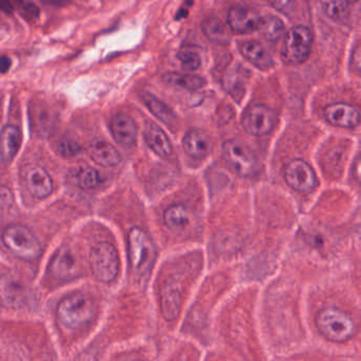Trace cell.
I'll return each instance as SVG.
<instances>
[{
	"label": "cell",
	"mask_w": 361,
	"mask_h": 361,
	"mask_svg": "<svg viewBox=\"0 0 361 361\" xmlns=\"http://www.w3.org/2000/svg\"><path fill=\"white\" fill-rule=\"evenodd\" d=\"M96 304L90 295L75 293L64 298L56 310L59 323L69 331H77L92 322Z\"/></svg>",
	"instance_id": "6da1fadb"
},
{
	"label": "cell",
	"mask_w": 361,
	"mask_h": 361,
	"mask_svg": "<svg viewBox=\"0 0 361 361\" xmlns=\"http://www.w3.org/2000/svg\"><path fill=\"white\" fill-rule=\"evenodd\" d=\"M316 323L319 331L333 342L348 341L356 333V324L350 314L333 306L321 310Z\"/></svg>",
	"instance_id": "7a4b0ae2"
},
{
	"label": "cell",
	"mask_w": 361,
	"mask_h": 361,
	"mask_svg": "<svg viewBox=\"0 0 361 361\" xmlns=\"http://www.w3.org/2000/svg\"><path fill=\"white\" fill-rule=\"evenodd\" d=\"M128 245L133 269L139 274H149L157 257V250L151 236L141 228H132L128 232Z\"/></svg>",
	"instance_id": "3957f363"
},
{
	"label": "cell",
	"mask_w": 361,
	"mask_h": 361,
	"mask_svg": "<svg viewBox=\"0 0 361 361\" xmlns=\"http://www.w3.org/2000/svg\"><path fill=\"white\" fill-rule=\"evenodd\" d=\"M3 243L10 252L25 261H35L41 257L42 245L29 228L11 225L4 231Z\"/></svg>",
	"instance_id": "277c9868"
},
{
	"label": "cell",
	"mask_w": 361,
	"mask_h": 361,
	"mask_svg": "<svg viewBox=\"0 0 361 361\" xmlns=\"http://www.w3.org/2000/svg\"><path fill=\"white\" fill-rule=\"evenodd\" d=\"M314 35L305 26H295L289 29L285 35L281 58L289 66L303 64L312 52Z\"/></svg>",
	"instance_id": "5b68a950"
},
{
	"label": "cell",
	"mask_w": 361,
	"mask_h": 361,
	"mask_svg": "<svg viewBox=\"0 0 361 361\" xmlns=\"http://www.w3.org/2000/svg\"><path fill=\"white\" fill-rule=\"evenodd\" d=\"M90 268L92 274L101 282L109 283L117 278L119 272V255L111 243L101 242L90 251Z\"/></svg>",
	"instance_id": "8992f818"
},
{
	"label": "cell",
	"mask_w": 361,
	"mask_h": 361,
	"mask_svg": "<svg viewBox=\"0 0 361 361\" xmlns=\"http://www.w3.org/2000/svg\"><path fill=\"white\" fill-rule=\"evenodd\" d=\"M223 157L230 168L242 177L257 172V161L252 152L238 140H227L223 145Z\"/></svg>",
	"instance_id": "52a82bcc"
},
{
	"label": "cell",
	"mask_w": 361,
	"mask_h": 361,
	"mask_svg": "<svg viewBox=\"0 0 361 361\" xmlns=\"http://www.w3.org/2000/svg\"><path fill=\"white\" fill-rule=\"evenodd\" d=\"M276 124V113L263 104H255L249 107L242 118L243 128L252 136L261 137L270 134Z\"/></svg>",
	"instance_id": "ba28073f"
},
{
	"label": "cell",
	"mask_w": 361,
	"mask_h": 361,
	"mask_svg": "<svg viewBox=\"0 0 361 361\" xmlns=\"http://www.w3.org/2000/svg\"><path fill=\"white\" fill-rule=\"evenodd\" d=\"M284 179L291 189L302 193L312 191L318 183L312 166L302 159H293L286 164Z\"/></svg>",
	"instance_id": "9c48e42d"
},
{
	"label": "cell",
	"mask_w": 361,
	"mask_h": 361,
	"mask_svg": "<svg viewBox=\"0 0 361 361\" xmlns=\"http://www.w3.org/2000/svg\"><path fill=\"white\" fill-rule=\"evenodd\" d=\"M31 291L27 285L13 276H0V304L6 308L18 310L30 301Z\"/></svg>",
	"instance_id": "30bf717a"
},
{
	"label": "cell",
	"mask_w": 361,
	"mask_h": 361,
	"mask_svg": "<svg viewBox=\"0 0 361 361\" xmlns=\"http://www.w3.org/2000/svg\"><path fill=\"white\" fill-rule=\"evenodd\" d=\"M27 189L37 198L48 197L54 191V181L49 173L37 164H28L22 171Z\"/></svg>",
	"instance_id": "8fae6325"
},
{
	"label": "cell",
	"mask_w": 361,
	"mask_h": 361,
	"mask_svg": "<svg viewBox=\"0 0 361 361\" xmlns=\"http://www.w3.org/2000/svg\"><path fill=\"white\" fill-rule=\"evenodd\" d=\"M49 272L52 278L61 282L77 278L80 274L77 257L71 249H59L50 261Z\"/></svg>",
	"instance_id": "7c38bea8"
},
{
	"label": "cell",
	"mask_w": 361,
	"mask_h": 361,
	"mask_svg": "<svg viewBox=\"0 0 361 361\" xmlns=\"http://www.w3.org/2000/svg\"><path fill=\"white\" fill-rule=\"evenodd\" d=\"M323 115L329 124L338 128H353L360 123L358 109L348 103L337 102L327 105Z\"/></svg>",
	"instance_id": "4fadbf2b"
},
{
	"label": "cell",
	"mask_w": 361,
	"mask_h": 361,
	"mask_svg": "<svg viewBox=\"0 0 361 361\" xmlns=\"http://www.w3.org/2000/svg\"><path fill=\"white\" fill-rule=\"evenodd\" d=\"M259 18L255 10L244 6H233L227 14L228 26L236 35H247L257 30Z\"/></svg>",
	"instance_id": "5bb4252c"
},
{
	"label": "cell",
	"mask_w": 361,
	"mask_h": 361,
	"mask_svg": "<svg viewBox=\"0 0 361 361\" xmlns=\"http://www.w3.org/2000/svg\"><path fill=\"white\" fill-rule=\"evenodd\" d=\"M160 306L166 321H174L180 314L183 295L178 285L168 281L160 288Z\"/></svg>",
	"instance_id": "9a60e30c"
},
{
	"label": "cell",
	"mask_w": 361,
	"mask_h": 361,
	"mask_svg": "<svg viewBox=\"0 0 361 361\" xmlns=\"http://www.w3.org/2000/svg\"><path fill=\"white\" fill-rule=\"evenodd\" d=\"M111 132L116 142L123 147L134 145L138 134L134 120L124 114H117L111 118Z\"/></svg>",
	"instance_id": "2e32d148"
},
{
	"label": "cell",
	"mask_w": 361,
	"mask_h": 361,
	"mask_svg": "<svg viewBox=\"0 0 361 361\" xmlns=\"http://www.w3.org/2000/svg\"><path fill=\"white\" fill-rule=\"evenodd\" d=\"M183 147L185 153L193 159H204L211 152L210 137L204 130L193 128L183 137Z\"/></svg>",
	"instance_id": "e0dca14e"
},
{
	"label": "cell",
	"mask_w": 361,
	"mask_h": 361,
	"mask_svg": "<svg viewBox=\"0 0 361 361\" xmlns=\"http://www.w3.org/2000/svg\"><path fill=\"white\" fill-rule=\"evenodd\" d=\"M143 137L152 151L157 154L159 157L166 158L172 155V143L166 133L157 124L152 121L145 122Z\"/></svg>",
	"instance_id": "ac0fdd59"
},
{
	"label": "cell",
	"mask_w": 361,
	"mask_h": 361,
	"mask_svg": "<svg viewBox=\"0 0 361 361\" xmlns=\"http://www.w3.org/2000/svg\"><path fill=\"white\" fill-rule=\"evenodd\" d=\"M240 51L243 56L257 68L267 71L274 66V59L271 54L259 42H244L240 45Z\"/></svg>",
	"instance_id": "d6986e66"
},
{
	"label": "cell",
	"mask_w": 361,
	"mask_h": 361,
	"mask_svg": "<svg viewBox=\"0 0 361 361\" xmlns=\"http://www.w3.org/2000/svg\"><path fill=\"white\" fill-rule=\"evenodd\" d=\"M90 157L99 166L104 168L116 166L121 161V155L114 145L105 141H94L87 147Z\"/></svg>",
	"instance_id": "ffe728a7"
},
{
	"label": "cell",
	"mask_w": 361,
	"mask_h": 361,
	"mask_svg": "<svg viewBox=\"0 0 361 361\" xmlns=\"http://www.w3.org/2000/svg\"><path fill=\"white\" fill-rule=\"evenodd\" d=\"M22 143V134L20 128L16 126H7L0 134V157L5 162L11 161Z\"/></svg>",
	"instance_id": "44dd1931"
},
{
	"label": "cell",
	"mask_w": 361,
	"mask_h": 361,
	"mask_svg": "<svg viewBox=\"0 0 361 361\" xmlns=\"http://www.w3.org/2000/svg\"><path fill=\"white\" fill-rule=\"evenodd\" d=\"M164 221L169 230L174 233H180L189 226L191 214L185 204H174L164 211Z\"/></svg>",
	"instance_id": "7402d4cb"
},
{
	"label": "cell",
	"mask_w": 361,
	"mask_h": 361,
	"mask_svg": "<svg viewBox=\"0 0 361 361\" xmlns=\"http://www.w3.org/2000/svg\"><path fill=\"white\" fill-rule=\"evenodd\" d=\"M257 30L261 33L262 37L266 41L276 43L282 37L284 33V23L281 18L274 16H266L259 18V25H257Z\"/></svg>",
	"instance_id": "603a6c76"
},
{
	"label": "cell",
	"mask_w": 361,
	"mask_h": 361,
	"mask_svg": "<svg viewBox=\"0 0 361 361\" xmlns=\"http://www.w3.org/2000/svg\"><path fill=\"white\" fill-rule=\"evenodd\" d=\"M142 101L145 106L149 109V111L160 121L164 122V124L171 126L176 119L174 111L153 94L145 92L142 94Z\"/></svg>",
	"instance_id": "cb8c5ba5"
},
{
	"label": "cell",
	"mask_w": 361,
	"mask_h": 361,
	"mask_svg": "<svg viewBox=\"0 0 361 361\" xmlns=\"http://www.w3.org/2000/svg\"><path fill=\"white\" fill-rule=\"evenodd\" d=\"M164 80L170 85L177 86V87L189 90V92L200 90L206 84V80L200 75H181V73H166L164 75Z\"/></svg>",
	"instance_id": "d4e9b609"
},
{
	"label": "cell",
	"mask_w": 361,
	"mask_h": 361,
	"mask_svg": "<svg viewBox=\"0 0 361 361\" xmlns=\"http://www.w3.org/2000/svg\"><path fill=\"white\" fill-rule=\"evenodd\" d=\"M202 30L210 41L216 44H227L229 41L225 25L216 18H207L202 23Z\"/></svg>",
	"instance_id": "484cf974"
},
{
	"label": "cell",
	"mask_w": 361,
	"mask_h": 361,
	"mask_svg": "<svg viewBox=\"0 0 361 361\" xmlns=\"http://www.w3.org/2000/svg\"><path fill=\"white\" fill-rule=\"evenodd\" d=\"M75 183L82 189L92 190L96 189L101 183V176L98 171L90 166H83L75 171Z\"/></svg>",
	"instance_id": "4316f807"
},
{
	"label": "cell",
	"mask_w": 361,
	"mask_h": 361,
	"mask_svg": "<svg viewBox=\"0 0 361 361\" xmlns=\"http://www.w3.org/2000/svg\"><path fill=\"white\" fill-rule=\"evenodd\" d=\"M350 5V3H344V1H329V3L322 4L325 13L331 20H337V22H343L348 18Z\"/></svg>",
	"instance_id": "83f0119b"
},
{
	"label": "cell",
	"mask_w": 361,
	"mask_h": 361,
	"mask_svg": "<svg viewBox=\"0 0 361 361\" xmlns=\"http://www.w3.org/2000/svg\"><path fill=\"white\" fill-rule=\"evenodd\" d=\"M177 58L180 62L181 67L187 71H196L202 64L200 54L191 50H183L177 54Z\"/></svg>",
	"instance_id": "f1b7e54d"
},
{
	"label": "cell",
	"mask_w": 361,
	"mask_h": 361,
	"mask_svg": "<svg viewBox=\"0 0 361 361\" xmlns=\"http://www.w3.org/2000/svg\"><path fill=\"white\" fill-rule=\"evenodd\" d=\"M59 154L64 158H73L77 157L78 155L82 153L81 145L73 139H64L58 143Z\"/></svg>",
	"instance_id": "f546056e"
},
{
	"label": "cell",
	"mask_w": 361,
	"mask_h": 361,
	"mask_svg": "<svg viewBox=\"0 0 361 361\" xmlns=\"http://www.w3.org/2000/svg\"><path fill=\"white\" fill-rule=\"evenodd\" d=\"M14 204V195L11 190L6 185H0V207L10 208Z\"/></svg>",
	"instance_id": "4dcf8cb0"
},
{
	"label": "cell",
	"mask_w": 361,
	"mask_h": 361,
	"mask_svg": "<svg viewBox=\"0 0 361 361\" xmlns=\"http://www.w3.org/2000/svg\"><path fill=\"white\" fill-rule=\"evenodd\" d=\"M20 10L25 18H35L39 16V8L32 4H20Z\"/></svg>",
	"instance_id": "1f68e13d"
},
{
	"label": "cell",
	"mask_w": 361,
	"mask_h": 361,
	"mask_svg": "<svg viewBox=\"0 0 361 361\" xmlns=\"http://www.w3.org/2000/svg\"><path fill=\"white\" fill-rule=\"evenodd\" d=\"M11 59L8 56H1L0 58V73H6L11 67Z\"/></svg>",
	"instance_id": "d6a6232c"
}]
</instances>
